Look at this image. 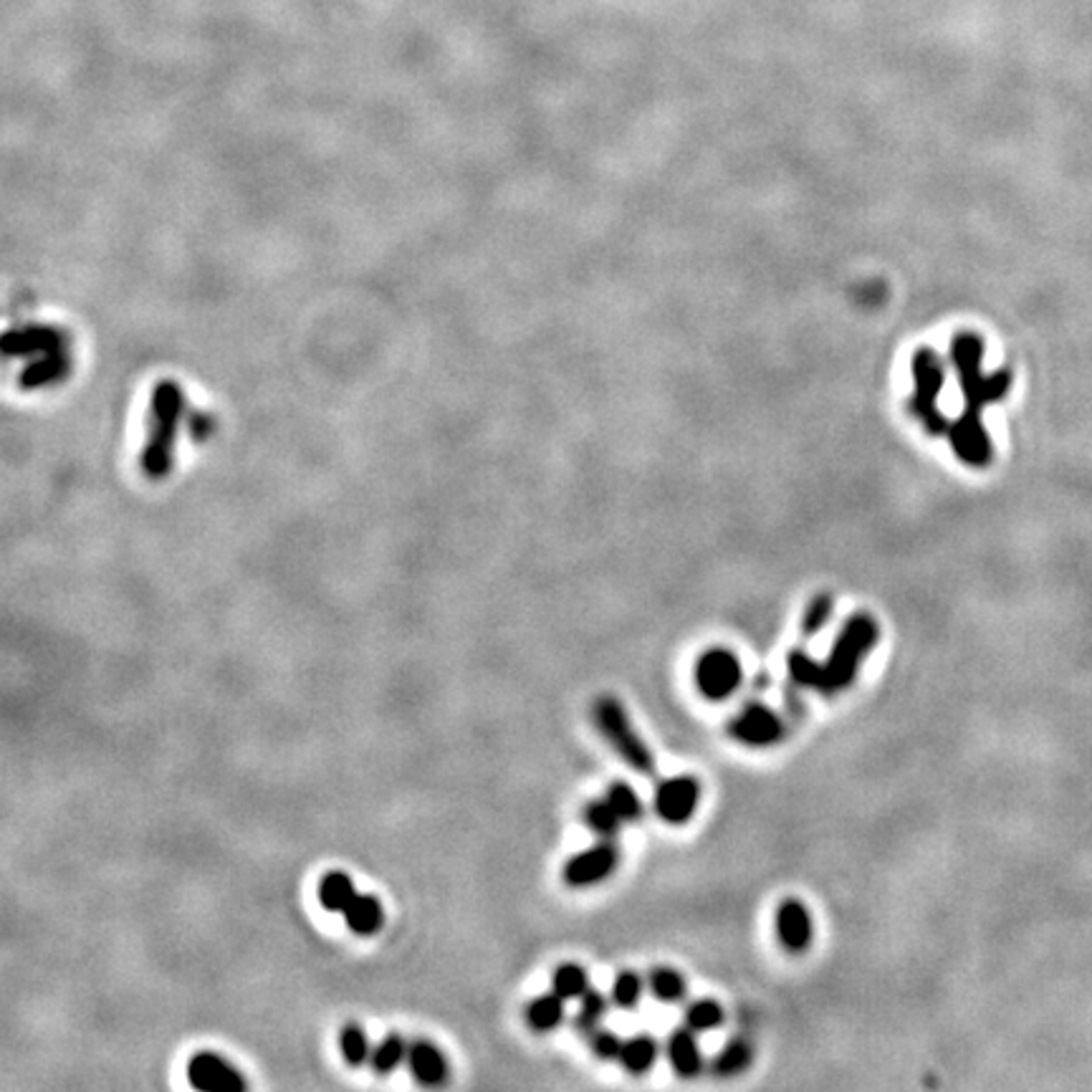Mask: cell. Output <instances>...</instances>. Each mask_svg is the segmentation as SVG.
Segmentation results:
<instances>
[{"instance_id": "cell-4", "label": "cell", "mask_w": 1092, "mask_h": 1092, "mask_svg": "<svg viewBox=\"0 0 1092 1092\" xmlns=\"http://www.w3.org/2000/svg\"><path fill=\"white\" fill-rule=\"evenodd\" d=\"M914 377H916V394L910 400V413L916 415L918 420L923 422V428L933 435H946L951 422L944 418V413L938 410V394L940 387H944V368H940L938 357L929 349H921L916 355L914 362Z\"/></svg>"}, {"instance_id": "cell-24", "label": "cell", "mask_w": 1092, "mask_h": 1092, "mask_svg": "<svg viewBox=\"0 0 1092 1092\" xmlns=\"http://www.w3.org/2000/svg\"><path fill=\"white\" fill-rule=\"evenodd\" d=\"M589 989V974L585 966L579 964H559L551 974V991H557L559 996L566 998H581Z\"/></svg>"}, {"instance_id": "cell-3", "label": "cell", "mask_w": 1092, "mask_h": 1092, "mask_svg": "<svg viewBox=\"0 0 1092 1092\" xmlns=\"http://www.w3.org/2000/svg\"><path fill=\"white\" fill-rule=\"evenodd\" d=\"M592 718L602 738L613 746L617 757H620L632 772L643 774V777H652V774H656V757H652L650 746L643 742L641 734H637L628 710H624V706L615 699V695H600L592 706Z\"/></svg>"}, {"instance_id": "cell-2", "label": "cell", "mask_w": 1092, "mask_h": 1092, "mask_svg": "<svg viewBox=\"0 0 1092 1092\" xmlns=\"http://www.w3.org/2000/svg\"><path fill=\"white\" fill-rule=\"evenodd\" d=\"M878 637L880 628L873 615L854 613L852 617H847L837 632L835 643H832L828 660H822V665H819L817 693L830 699V695H837L845 688H850L852 680L858 678L862 660L871 656Z\"/></svg>"}, {"instance_id": "cell-29", "label": "cell", "mask_w": 1092, "mask_h": 1092, "mask_svg": "<svg viewBox=\"0 0 1092 1092\" xmlns=\"http://www.w3.org/2000/svg\"><path fill=\"white\" fill-rule=\"evenodd\" d=\"M587 1041H589V1050H592V1054L598 1060H620V1052H622V1039L617 1037L615 1032L605 1030V1026H598V1030H592L587 1034Z\"/></svg>"}, {"instance_id": "cell-26", "label": "cell", "mask_w": 1092, "mask_h": 1092, "mask_svg": "<svg viewBox=\"0 0 1092 1092\" xmlns=\"http://www.w3.org/2000/svg\"><path fill=\"white\" fill-rule=\"evenodd\" d=\"M819 660H815L809 656L807 650L804 648H794L789 650L787 656V673H789V680L794 682V686H800L802 691H817V682H819Z\"/></svg>"}, {"instance_id": "cell-11", "label": "cell", "mask_w": 1092, "mask_h": 1092, "mask_svg": "<svg viewBox=\"0 0 1092 1092\" xmlns=\"http://www.w3.org/2000/svg\"><path fill=\"white\" fill-rule=\"evenodd\" d=\"M407 1069L422 1088H441L448 1082L450 1065L441 1047L430 1039H413L407 1050Z\"/></svg>"}, {"instance_id": "cell-23", "label": "cell", "mask_w": 1092, "mask_h": 1092, "mask_svg": "<svg viewBox=\"0 0 1092 1092\" xmlns=\"http://www.w3.org/2000/svg\"><path fill=\"white\" fill-rule=\"evenodd\" d=\"M682 1022L695 1034L714 1032L723 1024V1007L714 1002V998H699V1002L688 1004L686 1011H682Z\"/></svg>"}, {"instance_id": "cell-13", "label": "cell", "mask_w": 1092, "mask_h": 1092, "mask_svg": "<svg viewBox=\"0 0 1092 1092\" xmlns=\"http://www.w3.org/2000/svg\"><path fill=\"white\" fill-rule=\"evenodd\" d=\"M342 916H344V923H347V929L359 938L375 936V933L383 929V923H385V908L375 895H359L357 893L355 901L347 905V910H344Z\"/></svg>"}, {"instance_id": "cell-8", "label": "cell", "mask_w": 1092, "mask_h": 1092, "mask_svg": "<svg viewBox=\"0 0 1092 1092\" xmlns=\"http://www.w3.org/2000/svg\"><path fill=\"white\" fill-rule=\"evenodd\" d=\"M190 1088L203 1092H241L248 1088L246 1077L233 1062L215 1052H196L185 1067Z\"/></svg>"}, {"instance_id": "cell-6", "label": "cell", "mask_w": 1092, "mask_h": 1092, "mask_svg": "<svg viewBox=\"0 0 1092 1092\" xmlns=\"http://www.w3.org/2000/svg\"><path fill=\"white\" fill-rule=\"evenodd\" d=\"M742 660L725 648H710L695 663V686L708 701L731 699L742 686Z\"/></svg>"}, {"instance_id": "cell-14", "label": "cell", "mask_w": 1092, "mask_h": 1092, "mask_svg": "<svg viewBox=\"0 0 1092 1092\" xmlns=\"http://www.w3.org/2000/svg\"><path fill=\"white\" fill-rule=\"evenodd\" d=\"M355 895H357L355 880H351L349 875L342 873V871H332V873L321 875L319 886H316V897H319V905L325 910H329V914H344V910H347V905L355 901Z\"/></svg>"}, {"instance_id": "cell-16", "label": "cell", "mask_w": 1092, "mask_h": 1092, "mask_svg": "<svg viewBox=\"0 0 1092 1092\" xmlns=\"http://www.w3.org/2000/svg\"><path fill=\"white\" fill-rule=\"evenodd\" d=\"M753 1062V1047L749 1039L734 1037L729 1039L721 1047V1052H716V1058L710 1060V1073L716 1077H736L742 1075L746 1067H751Z\"/></svg>"}, {"instance_id": "cell-19", "label": "cell", "mask_w": 1092, "mask_h": 1092, "mask_svg": "<svg viewBox=\"0 0 1092 1092\" xmlns=\"http://www.w3.org/2000/svg\"><path fill=\"white\" fill-rule=\"evenodd\" d=\"M340 1054L342 1060L347 1062L349 1067H362V1065H370V1058H372V1050L375 1047L370 1045V1037L368 1032L362 1030L357 1022H347L340 1026Z\"/></svg>"}, {"instance_id": "cell-1", "label": "cell", "mask_w": 1092, "mask_h": 1092, "mask_svg": "<svg viewBox=\"0 0 1092 1092\" xmlns=\"http://www.w3.org/2000/svg\"><path fill=\"white\" fill-rule=\"evenodd\" d=\"M956 370H959L961 387H964L966 410L959 420L948 430L956 456L972 465V469H987L991 461V443L987 430L981 428V410L991 402L1002 400L1009 390V375H981V355L983 344L979 336L961 334L953 340L951 347Z\"/></svg>"}, {"instance_id": "cell-22", "label": "cell", "mask_w": 1092, "mask_h": 1092, "mask_svg": "<svg viewBox=\"0 0 1092 1092\" xmlns=\"http://www.w3.org/2000/svg\"><path fill=\"white\" fill-rule=\"evenodd\" d=\"M832 615H835V598H832V594H828V592L815 594V598L807 602V607H804V615H802L800 632H802L804 641H811V637H817L819 632L828 628Z\"/></svg>"}, {"instance_id": "cell-21", "label": "cell", "mask_w": 1092, "mask_h": 1092, "mask_svg": "<svg viewBox=\"0 0 1092 1092\" xmlns=\"http://www.w3.org/2000/svg\"><path fill=\"white\" fill-rule=\"evenodd\" d=\"M645 981H648L650 994L663 1004L680 1002L688 991V983L682 979V974H678L671 966H656Z\"/></svg>"}, {"instance_id": "cell-12", "label": "cell", "mask_w": 1092, "mask_h": 1092, "mask_svg": "<svg viewBox=\"0 0 1092 1092\" xmlns=\"http://www.w3.org/2000/svg\"><path fill=\"white\" fill-rule=\"evenodd\" d=\"M665 1052L675 1075L686 1077V1080L688 1077H699L703 1073V1067H706V1060H703L699 1045V1034L688 1030V1026H680V1030H675L671 1037H667Z\"/></svg>"}, {"instance_id": "cell-7", "label": "cell", "mask_w": 1092, "mask_h": 1092, "mask_svg": "<svg viewBox=\"0 0 1092 1092\" xmlns=\"http://www.w3.org/2000/svg\"><path fill=\"white\" fill-rule=\"evenodd\" d=\"M617 865H620V847L615 845V839H600L598 845L572 854L564 862L562 880L570 888L598 886L617 871Z\"/></svg>"}, {"instance_id": "cell-15", "label": "cell", "mask_w": 1092, "mask_h": 1092, "mask_svg": "<svg viewBox=\"0 0 1092 1092\" xmlns=\"http://www.w3.org/2000/svg\"><path fill=\"white\" fill-rule=\"evenodd\" d=\"M564 1002L566 998L559 996L557 991L531 998L527 1009H523V1019H527V1024L538 1034L557 1030L564 1019Z\"/></svg>"}, {"instance_id": "cell-5", "label": "cell", "mask_w": 1092, "mask_h": 1092, "mask_svg": "<svg viewBox=\"0 0 1092 1092\" xmlns=\"http://www.w3.org/2000/svg\"><path fill=\"white\" fill-rule=\"evenodd\" d=\"M725 734L734 742L749 746V749H764L781 742L787 734V721L777 710L764 703H746L738 714L725 723Z\"/></svg>"}, {"instance_id": "cell-10", "label": "cell", "mask_w": 1092, "mask_h": 1092, "mask_svg": "<svg viewBox=\"0 0 1092 1092\" xmlns=\"http://www.w3.org/2000/svg\"><path fill=\"white\" fill-rule=\"evenodd\" d=\"M777 938L789 953H804L815 940V921L809 908L796 897H787L777 908Z\"/></svg>"}, {"instance_id": "cell-18", "label": "cell", "mask_w": 1092, "mask_h": 1092, "mask_svg": "<svg viewBox=\"0 0 1092 1092\" xmlns=\"http://www.w3.org/2000/svg\"><path fill=\"white\" fill-rule=\"evenodd\" d=\"M407 1050H410V1041L402 1037V1034H398V1032L387 1034L385 1039L377 1041L375 1050H372L370 1067L375 1069V1075H379V1077L392 1075L394 1069L402 1065V1062H407Z\"/></svg>"}, {"instance_id": "cell-20", "label": "cell", "mask_w": 1092, "mask_h": 1092, "mask_svg": "<svg viewBox=\"0 0 1092 1092\" xmlns=\"http://www.w3.org/2000/svg\"><path fill=\"white\" fill-rule=\"evenodd\" d=\"M581 822H585L600 839H615L617 832L622 828L620 815L609 807L605 796H602V800H589L585 807H581Z\"/></svg>"}, {"instance_id": "cell-17", "label": "cell", "mask_w": 1092, "mask_h": 1092, "mask_svg": "<svg viewBox=\"0 0 1092 1092\" xmlns=\"http://www.w3.org/2000/svg\"><path fill=\"white\" fill-rule=\"evenodd\" d=\"M658 1054L660 1047L656 1037H650V1034H635V1037L622 1041V1052L617 1062H620L630 1075H645L652 1065H656Z\"/></svg>"}, {"instance_id": "cell-25", "label": "cell", "mask_w": 1092, "mask_h": 1092, "mask_svg": "<svg viewBox=\"0 0 1092 1092\" xmlns=\"http://www.w3.org/2000/svg\"><path fill=\"white\" fill-rule=\"evenodd\" d=\"M605 800L609 802V807L620 815L622 822H637L645 811L641 794H637L628 781H613V785L607 787Z\"/></svg>"}, {"instance_id": "cell-9", "label": "cell", "mask_w": 1092, "mask_h": 1092, "mask_svg": "<svg viewBox=\"0 0 1092 1092\" xmlns=\"http://www.w3.org/2000/svg\"><path fill=\"white\" fill-rule=\"evenodd\" d=\"M699 802L701 785L693 777H671L658 781L656 796H652L658 817L667 824H686L699 809Z\"/></svg>"}, {"instance_id": "cell-28", "label": "cell", "mask_w": 1092, "mask_h": 1092, "mask_svg": "<svg viewBox=\"0 0 1092 1092\" xmlns=\"http://www.w3.org/2000/svg\"><path fill=\"white\" fill-rule=\"evenodd\" d=\"M645 987H648V981L643 979V976H637L635 972H622L617 974V979L613 983V1004H617L620 1009H632L637 1007V1002H641L643 994H645Z\"/></svg>"}, {"instance_id": "cell-27", "label": "cell", "mask_w": 1092, "mask_h": 1092, "mask_svg": "<svg viewBox=\"0 0 1092 1092\" xmlns=\"http://www.w3.org/2000/svg\"><path fill=\"white\" fill-rule=\"evenodd\" d=\"M609 1009V998L602 994L600 989H587V994L579 998V1011H577V1019H574V1024H577V1030L581 1034H589L592 1030H598L602 1019H605Z\"/></svg>"}]
</instances>
